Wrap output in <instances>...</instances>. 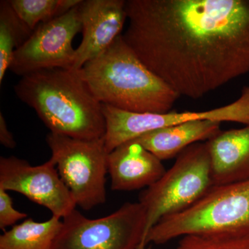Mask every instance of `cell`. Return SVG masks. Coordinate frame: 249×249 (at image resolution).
I'll return each instance as SVG.
<instances>
[{
    "instance_id": "5b68a950",
    "label": "cell",
    "mask_w": 249,
    "mask_h": 249,
    "mask_svg": "<svg viewBox=\"0 0 249 249\" xmlns=\"http://www.w3.org/2000/svg\"><path fill=\"white\" fill-rule=\"evenodd\" d=\"M214 187L206 142L187 147L172 168L139 196L147 213V237L160 219L179 213L200 201Z\"/></svg>"
},
{
    "instance_id": "8fae6325",
    "label": "cell",
    "mask_w": 249,
    "mask_h": 249,
    "mask_svg": "<svg viewBox=\"0 0 249 249\" xmlns=\"http://www.w3.org/2000/svg\"><path fill=\"white\" fill-rule=\"evenodd\" d=\"M78 8L83 40L76 49L73 70L105 52L121 35L127 20L125 0H82Z\"/></svg>"
},
{
    "instance_id": "d6986e66",
    "label": "cell",
    "mask_w": 249,
    "mask_h": 249,
    "mask_svg": "<svg viewBox=\"0 0 249 249\" xmlns=\"http://www.w3.org/2000/svg\"><path fill=\"white\" fill-rule=\"evenodd\" d=\"M7 192L0 188V229L3 231L27 217L25 213L15 209L12 199Z\"/></svg>"
},
{
    "instance_id": "4fadbf2b",
    "label": "cell",
    "mask_w": 249,
    "mask_h": 249,
    "mask_svg": "<svg viewBox=\"0 0 249 249\" xmlns=\"http://www.w3.org/2000/svg\"><path fill=\"white\" fill-rule=\"evenodd\" d=\"M206 142L214 187L249 179V124L221 130Z\"/></svg>"
},
{
    "instance_id": "9c48e42d",
    "label": "cell",
    "mask_w": 249,
    "mask_h": 249,
    "mask_svg": "<svg viewBox=\"0 0 249 249\" xmlns=\"http://www.w3.org/2000/svg\"><path fill=\"white\" fill-rule=\"evenodd\" d=\"M79 4L60 17L39 24L14 52L10 71L22 77L49 69L71 70L76 52L72 42L82 31Z\"/></svg>"
},
{
    "instance_id": "6da1fadb",
    "label": "cell",
    "mask_w": 249,
    "mask_h": 249,
    "mask_svg": "<svg viewBox=\"0 0 249 249\" xmlns=\"http://www.w3.org/2000/svg\"><path fill=\"white\" fill-rule=\"evenodd\" d=\"M124 42L180 96L249 73V0H125Z\"/></svg>"
},
{
    "instance_id": "ffe728a7",
    "label": "cell",
    "mask_w": 249,
    "mask_h": 249,
    "mask_svg": "<svg viewBox=\"0 0 249 249\" xmlns=\"http://www.w3.org/2000/svg\"><path fill=\"white\" fill-rule=\"evenodd\" d=\"M0 143L9 149L16 147V142L14 135L8 128L7 124L2 113H0Z\"/></svg>"
},
{
    "instance_id": "2e32d148",
    "label": "cell",
    "mask_w": 249,
    "mask_h": 249,
    "mask_svg": "<svg viewBox=\"0 0 249 249\" xmlns=\"http://www.w3.org/2000/svg\"><path fill=\"white\" fill-rule=\"evenodd\" d=\"M16 14L9 0L0 1V84L9 70L14 52L32 34Z\"/></svg>"
},
{
    "instance_id": "30bf717a",
    "label": "cell",
    "mask_w": 249,
    "mask_h": 249,
    "mask_svg": "<svg viewBox=\"0 0 249 249\" xmlns=\"http://www.w3.org/2000/svg\"><path fill=\"white\" fill-rule=\"evenodd\" d=\"M0 188L20 193L47 208L52 216L59 219L67 217L77 206L52 158L43 164L34 166L16 157H1Z\"/></svg>"
},
{
    "instance_id": "3957f363",
    "label": "cell",
    "mask_w": 249,
    "mask_h": 249,
    "mask_svg": "<svg viewBox=\"0 0 249 249\" xmlns=\"http://www.w3.org/2000/svg\"><path fill=\"white\" fill-rule=\"evenodd\" d=\"M78 71L100 103L121 110L164 114L180 97L145 66L122 34Z\"/></svg>"
},
{
    "instance_id": "7c38bea8",
    "label": "cell",
    "mask_w": 249,
    "mask_h": 249,
    "mask_svg": "<svg viewBox=\"0 0 249 249\" xmlns=\"http://www.w3.org/2000/svg\"><path fill=\"white\" fill-rule=\"evenodd\" d=\"M107 170L111 189L118 191L149 188L166 172L162 160L134 140L108 154Z\"/></svg>"
},
{
    "instance_id": "52a82bcc",
    "label": "cell",
    "mask_w": 249,
    "mask_h": 249,
    "mask_svg": "<svg viewBox=\"0 0 249 249\" xmlns=\"http://www.w3.org/2000/svg\"><path fill=\"white\" fill-rule=\"evenodd\" d=\"M62 181L77 206L89 211L106 201L108 152L104 137L80 140L50 132L46 139Z\"/></svg>"
},
{
    "instance_id": "8992f818",
    "label": "cell",
    "mask_w": 249,
    "mask_h": 249,
    "mask_svg": "<svg viewBox=\"0 0 249 249\" xmlns=\"http://www.w3.org/2000/svg\"><path fill=\"white\" fill-rule=\"evenodd\" d=\"M146 225V210L139 201L98 219L75 209L64 218L52 249H145Z\"/></svg>"
},
{
    "instance_id": "e0dca14e",
    "label": "cell",
    "mask_w": 249,
    "mask_h": 249,
    "mask_svg": "<svg viewBox=\"0 0 249 249\" xmlns=\"http://www.w3.org/2000/svg\"><path fill=\"white\" fill-rule=\"evenodd\" d=\"M16 14L31 31L66 14L82 0H9Z\"/></svg>"
},
{
    "instance_id": "ac0fdd59",
    "label": "cell",
    "mask_w": 249,
    "mask_h": 249,
    "mask_svg": "<svg viewBox=\"0 0 249 249\" xmlns=\"http://www.w3.org/2000/svg\"><path fill=\"white\" fill-rule=\"evenodd\" d=\"M175 249H249V235L191 234L181 237Z\"/></svg>"
},
{
    "instance_id": "9a60e30c",
    "label": "cell",
    "mask_w": 249,
    "mask_h": 249,
    "mask_svg": "<svg viewBox=\"0 0 249 249\" xmlns=\"http://www.w3.org/2000/svg\"><path fill=\"white\" fill-rule=\"evenodd\" d=\"M62 224L54 216L43 222L29 218L0 236V249H52Z\"/></svg>"
},
{
    "instance_id": "277c9868",
    "label": "cell",
    "mask_w": 249,
    "mask_h": 249,
    "mask_svg": "<svg viewBox=\"0 0 249 249\" xmlns=\"http://www.w3.org/2000/svg\"><path fill=\"white\" fill-rule=\"evenodd\" d=\"M191 234L249 235V179L213 187L189 209L160 219L147 243L163 245Z\"/></svg>"
},
{
    "instance_id": "7a4b0ae2",
    "label": "cell",
    "mask_w": 249,
    "mask_h": 249,
    "mask_svg": "<svg viewBox=\"0 0 249 249\" xmlns=\"http://www.w3.org/2000/svg\"><path fill=\"white\" fill-rule=\"evenodd\" d=\"M14 91L52 133L80 140H96L106 134L103 104L78 70L54 68L34 72L21 77Z\"/></svg>"
},
{
    "instance_id": "ba28073f",
    "label": "cell",
    "mask_w": 249,
    "mask_h": 249,
    "mask_svg": "<svg viewBox=\"0 0 249 249\" xmlns=\"http://www.w3.org/2000/svg\"><path fill=\"white\" fill-rule=\"evenodd\" d=\"M103 111L106 122L105 145L109 153L124 142L142 134L188 121L209 119L249 124V85L244 87L240 97L233 103L211 110L164 114L135 113L103 104Z\"/></svg>"
},
{
    "instance_id": "5bb4252c",
    "label": "cell",
    "mask_w": 249,
    "mask_h": 249,
    "mask_svg": "<svg viewBox=\"0 0 249 249\" xmlns=\"http://www.w3.org/2000/svg\"><path fill=\"white\" fill-rule=\"evenodd\" d=\"M221 124L209 119L188 121L156 129L134 140L160 160H171L193 144L213 137L220 132Z\"/></svg>"
}]
</instances>
